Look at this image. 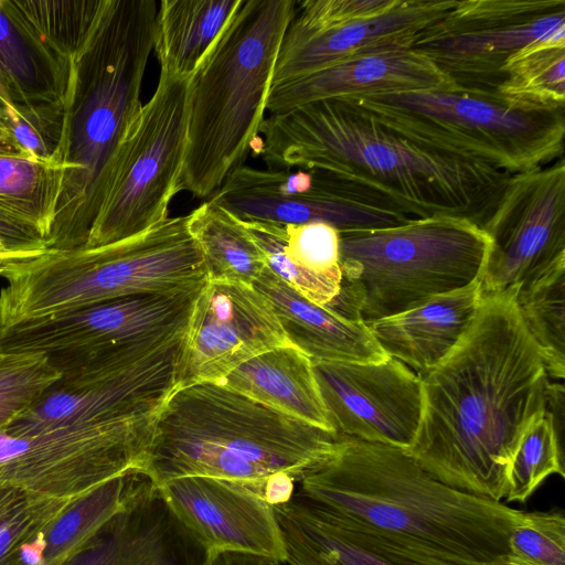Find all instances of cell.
Returning <instances> with one entry per match:
<instances>
[{
    "instance_id": "cell-1",
    "label": "cell",
    "mask_w": 565,
    "mask_h": 565,
    "mask_svg": "<svg viewBox=\"0 0 565 565\" xmlns=\"http://www.w3.org/2000/svg\"><path fill=\"white\" fill-rule=\"evenodd\" d=\"M185 337L49 356L61 379L0 431V487L75 500L141 470Z\"/></svg>"
},
{
    "instance_id": "cell-2",
    "label": "cell",
    "mask_w": 565,
    "mask_h": 565,
    "mask_svg": "<svg viewBox=\"0 0 565 565\" xmlns=\"http://www.w3.org/2000/svg\"><path fill=\"white\" fill-rule=\"evenodd\" d=\"M516 289L482 295L471 327L422 377L423 413L407 450L459 491L502 501L513 454L545 411L551 381L515 305Z\"/></svg>"
},
{
    "instance_id": "cell-3",
    "label": "cell",
    "mask_w": 565,
    "mask_h": 565,
    "mask_svg": "<svg viewBox=\"0 0 565 565\" xmlns=\"http://www.w3.org/2000/svg\"><path fill=\"white\" fill-rule=\"evenodd\" d=\"M257 150L268 169H315L358 199L412 218L466 217L481 228L509 173L404 136L348 98L269 114Z\"/></svg>"
},
{
    "instance_id": "cell-4",
    "label": "cell",
    "mask_w": 565,
    "mask_h": 565,
    "mask_svg": "<svg viewBox=\"0 0 565 565\" xmlns=\"http://www.w3.org/2000/svg\"><path fill=\"white\" fill-rule=\"evenodd\" d=\"M298 492L383 534L463 565H495L525 511L459 491L425 471L407 450L341 436Z\"/></svg>"
},
{
    "instance_id": "cell-5",
    "label": "cell",
    "mask_w": 565,
    "mask_h": 565,
    "mask_svg": "<svg viewBox=\"0 0 565 565\" xmlns=\"http://www.w3.org/2000/svg\"><path fill=\"white\" fill-rule=\"evenodd\" d=\"M159 2L100 0L71 58L62 134L65 167L49 249L82 247L105 198L117 150L138 117Z\"/></svg>"
},
{
    "instance_id": "cell-6",
    "label": "cell",
    "mask_w": 565,
    "mask_h": 565,
    "mask_svg": "<svg viewBox=\"0 0 565 565\" xmlns=\"http://www.w3.org/2000/svg\"><path fill=\"white\" fill-rule=\"evenodd\" d=\"M341 435L216 382L177 387L157 417L141 472L156 484L185 476L243 484L271 505L334 449Z\"/></svg>"
},
{
    "instance_id": "cell-7",
    "label": "cell",
    "mask_w": 565,
    "mask_h": 565,
    "mask_svg": "<svg viewBox=\"0 0 565 565\" xmlns=\"http://www.w3.org/2000/svg\"><path fill=\"white\" fill-rule=\"evenodd\" d=\"M294 0H242L190 76L179 190L211 198L258 139Z\"/></svg>"
},
{
    "instance_id": "cell-8",
    "label": "cell",
    "mask_w": 565,
    "mask_h": 565,
    "mask_svg": "<svg viewBox=\"0 0 565 565\" xmlns=\"http://www.w3.org/2000/svg\"><path fill=\"white\" fill-rule=\"evenodd\" d=\"M0 291L3 327L70 312L107 300L167 292L207 282L188 215L105 246L49 249L15 264Z\"/></svg>"
},
{
    "instance_id": "cell-9",
    "label": "cell",
    "mask_w": 565,
    "mask_h": 565,
    "mask_svg": "<svg viewBox=\"0 0 565 565\" xmlns=\"http://www.w3.org/2000/svg\"><path fill=\"white\" fill-rule=\"evenodd\" d=\"M339 234L340 292L326 306L366 326L479 280L490 249L479 225L455 215Z\"/></svg>"
},
{
    "instance_id": "cell-10",
    "label": "cell",
    "mask_w": 565,
    "mask_h": 565,
    "mask_svg": "<svg viewBox=\"0 0 565 565\" xmlns=\"http://www.w3.org/2000/svg\"><path fill=\"white\" fill-rule=\"evenodd\" d=\"M412 139L482 161L509 174L563 158L565 108L459 86L344 97Z\"/></svg>"
},
{
    "instance_id": "cell-11",
    "label": "cell",
    "mask_w": 565,
    "mask_h": 565,
    "mask_svg": "<svg viewBox=\"0 0 565 565\" xmlns=\"http://www.w3.org/2000/svg\"><path fill=\"white\" fill-rule=\"evenodd\" d=\"M190 76L161 71L157 88L120 143L84 247L140 235L169 217L180 192Z\"/></svg>"
},
{
    "instance_id": "cell-12",
    "label": "cell",
    "mask_w": 565,
    "mask_h": 565,
    "mask_svg": "<svg viewBox=\"0 0 565 565\" xmlns=\"http://www.w3.org/2000/svg\"><path fill=\"white\" fill-rule=\"evenodd\" d=\"M544 43H565V0L457 1L411 50L456 86L497 90L507 63Z\"/></svg>"
},
{
    "instance_id": "cell-13",
    "label": "cell",
    "mask_w": 565,
    "mask_h": 565,
    "mask_svg": "<svg viewBox=\"0 0 565 565\" xmlns=\"http://www.w3.org/2000/svg\"><path fill=\"white\" fill-rule=\"evenodd\" d=\"M482 230L490 249L482 295L520 288L565 263V162L508 177Z\"/></svg>"
},
{
    "instance_id": "cell-14",
    "label": "cell",
    "mask_w": 565,
    "mask_h": 565,
    "mask_svg": "<svg viewBox=\"0 0 565 565\" xmlns=\"http://www.w3.org/2000/svg\"><path fill=\"white\" fill-rule=\"evenodd\" d=\"M204 286L120 297L11 323L0 329V349L53 356L166 343L188 333L195 301Z\"/></svg>"
},
{
    "instance_id": "cell-15",
    "label": "cell",
    "mask_w": 565,
    "mask_h": 565,
    "mask_svg": "<svg viewBox=\"0 0 565 565\" xmlns=\"http://www.w3.org/2000/svg\"><path fill=\"white\" fill-rule=\"evenodd\" d=\"M209 199L242 221L324 223L339 232L381 230L415 220L355 198L315 169L239 166Z\"/></svg>"
},
{
    "instance_id": "cell-16",
    "label": "cell",
    "mask_w": 565,
    "mask_h": 565,
    "mask_svg": "<svg viewBox=\"0 0 565 565\" xmlns=\"http://www.w3.org/2000/svg\"><path fill=\"white\" fill-rule=\"evenodd\" d=\"M312 361L332 429L408 450L423 413L422 379L394 358L380 362Z\"/></svg>"
},
{
    "instance_id": "cell-17",
    "label": "cell",
    "mask_w": 565,
    "mask_h": 565,
    "mask_svg": "<svg viewBox=\"0 0 565 565\" xmlns=\"http://www.w3.org/2000/svg\"><path fill=\"white\" fill-rule=\"evenodd\" d=\"M288 344L271 305L253 286L207 281L192 311L177 387L218 382L252 358Z\"/></svg>"
},
{
    "instance_id": "cell-18",
    "label": "cell",
    "mask_w": 565,
    "mask_h": 565,
    "mask_svg": "<svg viewBox=\"0 0 565 565\" xmlns=\"http://www.w3.org/2000/svg\"><path fill=\"white\" fill-rule=\"evenodd\" d=\"M74 53L46 36L20 0H0V109L58 146Z\"/></svg>"
},
{
    "instance_id": "cell-19",
    "label": "cell",
    "mask_w": 565,
    "mask_h": 565,
    "mask_svg": "<svg viewBox=\"0 0 565 565\" xmlns=\"http://www.w3.org/2000/svg\"><path fill=\"white\" fill-rule=\"evenodd\" d=\"M456 2L399 0L384 13L327 28L306 26L292 19L278 52L273 86L343 61L411 50L420 33Z\"/></svg>"
},
{
    "instance_id": "cell-20",
    "label": "cell",
    "mask_w": 565,
    "mask_h": 565,
    "mask_svg": "<svg viewBox=\"0 0 565 565\" xmlns=\"http://www.w3.org/2000/svg\"><path fill=\"white\" fill-rule=\"evenodd\" d=\"M273 510L289 565H463L343 518L298 491Z\"/></svg>"
},
{
    "instance_id": "cell-21",
    "label": "cell",
    "mask_w": 565,
    "mask_h": 565,
    "mask_svg": "<svg viewBox=\"0 0 565 565\" xmlns=\"http://www.w3.org/2000/svg\"><path fill=\"white\" fill-rule=\"evenodd\" d=\"M159 488L178 518L210 551L248 552L285 563L273 505L252 489L204 476L174 478Z\"/></svg>"
},
{
    "instance_id": "cell-22",
    "label": "cell",
    "mask_w": 565,
    "mask_h": 565,
    "mask_svg": "<svg viewBox=\"0 0 565 565\" xmlns=\"http://www.w3.org/2000/svg\"><path fill=\"white\" fill-rule=\"evenodd\" d=\"M209 555L141 472L124 505L66 565H205Z\"/></svg>"
},
{
    "instance_id": "cell-23",
    "label": "cell",
    "mask_w": 565,
    "mask_h": 565,
    "mask_svg": "<svg viewBox=\"0 0 565 565\" xmlns=\"http://www.w3.org/2000/svg\"><path fill=\"white\" fill-rule=\"evenodd\" d=\"M450 86L456 85L426 57L402 50L343 61L276 84L266 109L276 114L322 99Z\"/></svg>"
},
{
    "instance_id": "cell-24",
    "label": "cell",
    "mask_w": 565,
    "mask_h": 565,
    "mask_svg": "<svg viewBox=\"0 0 565 565\" xmlns=\"http://www.w3.org/2000/svg\"><path fill=\"white\" fill-rule=\"evenodd\" d=\"M481 300L479 279L367 327L387 356L422 379L458 345L476 319Z\"/></svg>"
},
{
    "instance_id": "cell-25",
    "label": "cell",
    "mask_w": 565,
    "mask_h": 565,
    "mask_svg": "<svg viewBox=\"0 0 565 565\" xmlns=\"http://www.w3.org/2000/svg\"><path fill=\"white\" fill-rule=\"evenodd\" d=\"M253 287L271 305L288 342L311 360L365 363L388 358L365 323L308 300L268 267Z\"/></svg>"
},
{
    "instance_id": "cell-26",
    "label": "cell",
    "mask_w": 565,
    "mask_h": 565,
    "mask_svg": "<svg viewBox=\"0 0 565 565\" xmlns=\"http://www.w3.org/2000/svg\"><path fill=\"white\" fill-rule=\"evenodd\" d=\"M243 222L263 249L267 267L298 294L322 306L339 295L338 230L324 223Z\"/></svg>"
},
{
    "instance_id": "cell-27",
    "label": "cell",
    "mask_w": 565,
    "mask_h": 565,
    "mask_svg": "<svg viewBox=\"0 0 565 565\" xmlns=\"http://www.w3.org/2000/svg\"><path fill=\"white\" fill-rule=\"evenodd\" d=\"M216 383L280 413L334 431L311 359L290 344L252 358Z\"/></svg>"
},
{
    "instance_id": "cell-28",
    "label": "cell",
    "mask_w": 565,
    "mask_h": 565,
    "mask_svg": "<svg viewBox=\"0 0 565 565\" xmlns=\"http://www.w3.org/2000/svg\"><path fill=\"white\" fill-rule=\"evenodd\" d=\"M242 0H162L153 32L160 70L191 76Z\"/></svg>"
},
{
    "instance_id": "cell-29",
    "label": "cell",
    "mask_w": 565,
    "mask_h": 565,
    "mask_svg": "<svg viewBox=\"0 0 565 565\" xmlns=\"http://www.w3.org/2000/svg\"><path fill=\"white\" fill-rule=\"evenodd\" d=\"M188 225L202 253L207 281L253 286L267 267L244 222L211 199L188 214Z\"/></svg>"
},
{
    "instance_id": "cell-30",
    "label": "cell",
    "mask_w": 565,
    "mask_h": 565,
    "mask_svg": "<svg viewBox=\"0 0 565 565\" xmlns=\"http://www.w3.org/2000/svg\"><path fill=\"white\" fill-rule=\"evenodd\" d=\"M141 471L114 478L75 499L46 534L43 565H66L124 505Z\"/></svg>"
},
{
    "instance_id": "cell-31",
    "label": "cell",
    "mask_w": 565,
    "mask_h": 565,
    "mask_svg": "<svg viewBox=\"0 0 565 565\" xmlns=\"http://www.w3.org/2000/svg\"><path fill=\"white\" fill-rule=\"evenodd\" d=\"M65 171L53 160L0 153V205L34 225L47 243Z\"/></svg>"
},
{
    "instance_id": "cell-32",
    "label": "cell",
    "mask_w": 565,
    "mask_h": 565,
    "mask_svg": "<svg viewBox=\"0 0 565 565\" xmlns=\"http://www.w3.org/2000/svg\"><path fill=\"white\" fill-rule=\"evenodd\" d=\"M519 315L536 344L550 379L565 375V263L516 289Z\"/></svg>"
},
{
    "instance_id": "cell-33",
    "label": "cell",
    "mask_w": 565,
    "mask_h": 565,
    "mask_svg": "<svg viewBox=\"0 0 565 565\" xmlns=\"http://www.w3.org/2000/svg\"><path fill=\"white\" fill-rule=\"evenodd\" d=\"M497 92L532 106L565 108V43L539 44L516 54Z\"/></svg>"
},
{
    "instance_id": "cell-34",
    "label": "cell",
    "mask_w": 565,
    "mask_h": 565,
    "mask_svg": "<svg viewBox=\"0 0 565 565\" xmlns=\"http://www.w3.org/2000/svg\"><path fill=\"white\" fill-rule=\"evenodd\" d=\"M552 475L565 477L562 439L545 409L525 429L511 459L505 502L525 503Z\"/></svg>"
},
{
    "instance_id": "cell-35",
    "label": "cell",
    "mask_w": 565,
    "mask_h": 565,
    "mask_svg": "<svg viewBox=\"0 0 565 565\" xmlns=\"http://www.w3.org/2000/svg\"><path fill=\"white\" fill-rule=\"evenodd\" d=\"M73 501L0 487V565H18L22 548L46 535Z\"/></svg>"
},
{
    "instance_id": "cell-36",
    "label": "cell",
    "mask_w": 565,
    "mask_h": 565,
    "mask_svg": "<svg viewBox=\"0 0 565 565\" xmlns=\"http://www.w3.org/2000/svg\"><path fill=\"white\" fill-rule=\"evenodd\" d=\"M60 379L47 355L0 349V431Z\"/></svg>"
},
{
    "instance_id": "cell-37",
    "label": "cell",
    "mask_w": 565,
    "mask_h": 565,
    "mask_svg": "<svg viewBox=\"0 0 565 565\" xmlns=\"http://www.w3.org/2000/svg\"><path fill=\"white\" fill-rule=\"evenodd\" d=\"M513 565H565V516L559 510L525 512L510 531Z\"/></svg>"
},
{
    "instance_id": "cell-38",
    "label": "cell",
    "mask_w": 565,
    "mask_h": 565,
    "mask_svg": "<svg viewBox=\"0 0 565 565\" xmlns=\"http://www.w3.org/2000/svg\"><path fill=\"white\" fill-rule=\"evenodd\" d=\"M398 2L399 0H306L297 2L294 20L310 28H327L384 13Z\"/></svg>"
},
{
    "instance_id": "cell-39",
    "label": "cell",
    "mask_w": 565,
    "mask_h": 565,
    "mask_svg": "<svg viewBox=\"0 0 565 565\" xmlns=\"http://www.w3.org/2000/svg\"><path fill=\"white\" fill-rule=\"evenodd\" d=\"M0 239L9 249L35 257L49 250L46 238L34 225L1 205Z\"/></svg>"
},
{
    "instance_id": "cell-40",
    "label": "cell",
    "mask_w": 565,
    "mask_h": 565,
    "mask_svg": "<svg viewBox=\"0 0 565 565\" xmlns=\"http://www.w3.org/2000/svg\"><path fill=\"white\" fill-rule=\"evenodd\" d=\"M280 562L265 555L227 551L214 550L210 551L209 558L205 565H279Z\"/></svg>"
},
{
    "instance_id": "cell-41",
    "label": "cell",
    "mask_w": 565,
    "mask_h": 565,
    "mask_svg": "<svg viewBox=\"0 0 565 565\" xmlns=\"http://www.w3.org/2000/svg\"><path fill=\"white\" fill-rule=\"evenodd\" d=\"M0 153L32 157L15 139L8 126L6 116L0 109ZM33 158V157H32Z\"/></svg>"
},
{
    "instance_id": "cell-42",
    "label": "cell",
    "mask_w": 565,
    "mask_h": 565,
    "mask_svg": "<svg viewBox=\"0 0 565 565\" xmlns=\"http://www.w3.org/2000/svg\"><path fill=\"white\" fill-rule=\"evenodd\" d=\"M32 258H35V256L9 249L0 239V276L4 277V275L11 269L13 265L30 260Z\"/></svg>"
},
{
    "instance_id": "cell-43",
    "label": "cell",
    "mask_w": 565,
    "mask_h": 565,
    "mask_svg": "<svg viewBox=\"0 0 565 565\" xmlns=\"http://www.w3.org/2000/svg\"><path fill=\"white\" fill-rule=\"evenodd\" d=\"M495 565H513V564H510V563H508V562L504 559V561H502V562H500V563H498V564H495Z\"/></svg>"
},
{
    "instance_id": "cell-44",
    "label": "cell",
    "mask_w": 565,
    "mask_h": 565,
    "mask_svg": "<svg viewBox=\"0 0 565 565\" xmlns=\"http://www.w3.org/2000/svg\"><path fill=\"white\" fill-rule=\"evenodd\" d=\"M1 328H3V320H2L1 309H0V329Z\"/></svg>"
}]
</instances>
